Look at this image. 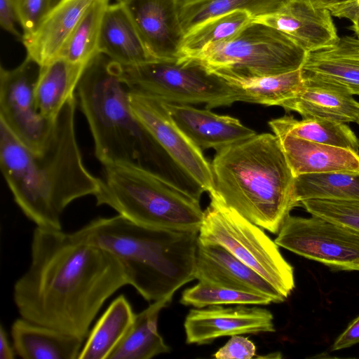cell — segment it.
Instances as JSON below:
<instances>
[{
	"instance_id": "obj_1",
	"label": "cell",
	"mask_w": 359,
	"mask_h": 359,
	"mask_svg": "<svg viewBox=\"0 0 359 359\" xmlns=\"http://www.w3.org/2000/svg\"><path fill=\"white\" fill-rule=\"evenodd\" d=\"M126 285L124 266L109 252L36 226L13 300L21 318L84 339L106 300Z\"/></svg>"
},
{
	"instance_id": "obj_2",
	"label": "cell",
	"mask_w": 359,
	"mask_h": 359,
	"mask_svg": "<svg viewBox=\"0 0 359 359\" xmlns=\"http://www.w3.org/2000/svg\"><path fill=\"white\" fill-rule=\"evenodd\" d=\"M75 94L54 121L41 154L22 144L0 121V166L13 198L37 227L62 230L61 216L74 201L95 196L100 178L83 162L75 131Z\"/></svg>"
},
{
	"instance_id": "obj_3",
	"label": "cell",
	"mask_w": 359,
	"mask_h": 359,
	"mask_svg": "<svg viewBox=\"0 0 359 359\" xmlns=\"http://www.w3.org/2000/svg\"><path fill=\"white\" fill-rule=\"evenodd\" d=\"M198 231L142 226L121 215L98 217L72 233L116 257L128 285L148 302L172 297L195 279Z\"/></svg>"
},
{
	"instance_id": "obj_4",
	"label": "cell",
	"mask_w": 359,
	"mask_h": 359,
	"mask_svg": "<svg viewBox=\"0 0 359 359\" xmlns=\"http://www.w3.org/2000/svg\"><path fill=\"white\" fill-rule=\"evenodd\" d=\"M210 165L214 191L210 196L271 233H278L299 206L295 177L275 134H256L221 148Z\"/></svg>"
},
{
	"instance_id": "obj_5",
	"label": "cell",
	"mask_w": 359,
	"mask_h": 359,
	"mask_svg": "<svg viewBox=\"0 0 359 359\" xmlns=\"http://www.w3.org/2000/svg\"><path fill=\"white\" fill-rule=\"evenodd\" d=\"M76 93L103 166H135L176 183L174 171L182 172L174 170L178 166L134 114L116 62L97 53L87 64Z\"/></svg>"
},
{
	"instance_id": "obj_6",
	"label": "cell",
	"mask_w": 359,
	"mask_h": 359,
	"mask_svg": "<svg viewBox=\"0 0 359 359\" xmlns=\"http://www.w3.org/2000/svg\"><path fill=\"white\" fill-rule=\"evenodd\" d=\"M97 205H107L137 224L199 231L204 211L199 200L177 184L144 168L103 166Z\"/></svg>"
},
{
	"instance_id": "obj_7",
	"label": "cell",
	"mask_w": 359,
	"mask_h": 359,
	"mask_svg": "<svg viewBox=\"0 0 359 359\" xmlns=\"http://www.w3.org/2000/svg\"><path fill=\"white\" fill-rule=\"evenodd\" d=\"M308 53L284 33L252 21L194 58L222 78L277 75L302 69Z\"/></svg>"
},
{
	"instance_id": "obj_8",
	"label": "cell",
	"mask_w": 359,
	"mask_h": 359,
	"mask_svg": "<svg viewBox=\"0 0 359 359\" xmlns=\"http://www.w3.org/2000/svg\"><path fill=\"white\" fill-rule=\"evenodd\" d=\"M116 65L118 76L129 91L164 102L203 103L211 109L239 101L231 85L194 58Z\"/></svg>"
},
{
	"instance_id": "obj_9",
	"label": "cell",
	"mask_w": 359,
	"mask_h": 359,
	"mask_svg": "<svg viewBox=\"0 0 359 359\" xmlns=\"http://www.w3.org/2000/svg\"><path fill=\"white\" fill-rule=\"evenodd\" d=\"M204 211L198 240L222 245L271 284L285 299L294 288L293 267L259 227L215 197Z\"/></svg>"
},
{
	"instance_id": "obj_10",
	"label": "cell",
	"mask_w": 359,
	"mask_h": 359,
	"mask_svg": "<svg viewBox=\"0 0 359 359\" xmlns=\"http://www.w3.org/2000/svg\"><path fill=\"white\" fill-rule=\"evenodd\" d=\"M279 246L329 266L359 271V231L322 217L288 215L275 239Z\"/></svg>"
},
{
	"instance_id": "obj_11",
	"label": "cell",
	"mask_w": 359,
	"mask_h": 359,
	"mask_svg": "<svg viewBox=\"0 0 359 359\" xmlns=\"http://www.w3.org/2000/svg\"><path fill=\"white\" fill-rule=\"evenodd\" d=\"M41 65L27 56L17 67L0 69V121L27 147L43 151L54 121L38 110L34 96Z\"/></svg>"
},
{
	"instance_id": "obj_12",
	"label": "cell",
	"mask_w": 359,
	"mask_h": 359,
	"mask_svg": "<svg viewBox=\"0 0 359 359\" xmlns=\"http://www.w3.org/2000/svg\"><path fill=\"white\" fill-rule=\"evenodd\" d=\"M132 109L154 139L185 175L203 192L214 191L210 163L177 126L164 103L156 98L129 91Z\"/></svg>"
},
{
	"instance_id": "obj_13",
	"label": "cell",
	"mask_w": 359,
	"mask_h": 359,
	"mask_svg": "<svg viewBox=\"0 0 359 359\" xmlns=\"http://www.w3.org/2000/svg\"><path fill=\"white\" fill-rule=\"evenodd\" d=\"M126 8L155 60H177L185 33L178 0H117Z\"/></svg>"
},
{
	"instance_id": "obj_14",
	"label": "cell",
	"mask_w": 359,
	"mask_h": 359,
	"mask_svg": "<svg viewBox=\"0 0 359 359\" xmlns=\"http://www.w3.org/2000/svg\"><path fill=\"white\" fill-rule=\"evenodd\" d=\"M187 344H205L225 336L275 332L273 316L267 309L243 305H212L189 311L184 321Z\"/></svg>"
},
{
	"instance_id": "obj_15",
	"label": "cell",
	"mask_w": 359,
	"mask_h": 359,
	"mask_svg": "<svg viewBox=\"0 0 359 359\" xmlns=\"http://www.w3.org/2000/svg\"><path fill=\"white\" fill-rule=\"evenodd\" d=\"M254 21L284 33L308 53L332 48L340 38L330 10L305 0H289L277 12Z\"/></svg>"
},
{
	"instance_id": "obj_16",
	"label": "cell",
	"mask_w": 359,
	"mask_h": 359,
	"mask_svg": "<svg viewBox=\"0 0 359 359\" xmlns=\"http://www.w3.org/2000/svg\"><path fill=\"white\" fill-rule=\"evenodd\" d=\"M195 278L246 292L264 295L273 303L286 299L258 273L217 244L198 240Z\"/></svg>"
},
{
	"instance_id": "obj_17",
	"label": "cell",
	"mask_w": 359,
	"mask_h": 359,
	"mask_svg": "<svg viewBox=\"0 0 359 359\" xmlns=\"http://www.w3.org/2000/svg\"><path fill=\"white\" fill-rule=\"evenodd\" d=\"M303 74L301 91L279 107L302 117L317 116L359 124V102L347 89L316 74L304 71Z\"/></svg>"
},
{
	"instance_id": "obj_18",
	"label": "cell",
	"mask_w": 359,
	"mask_h": 359,
	"mask_svg": "<svg viewBox=\"0 0 359 359\" xmlns=\"http://www.w3.org/2000/svg\"><path fill=\"white\" fill-rule=\"evenodd\" d=\"M163 102L177 126L201 149L217 151L257 134L234 117L189 104Z\"/></svg>"
},
{
	"instance_id": "obj_19",
	"label": "cell",
	"mask_w": 359,
	"mask_h": 359,
	"mask_svg": "<svg viewBox=\"0 0 359 359\" xmlns=\"http://www.w3.org/2000/svg\"><path fill=\"white\" fill-rule=\"evenodd\" d=\"M94 0H61L48 11L36 30L23 36L27 56L39 65L58 57Z\"/></svg>"
},
{
	"instance_id": "obj_20",
	"label": "cell",
	"mask_w": 359,
	"mask_h": 359,
	"mask_svg": "<svg viewBox=\"0 0 359 359\" xmlns=\"http://www.w3.org/2000/svg\"><path fill=\"white\" fill-rule=\"evenodd\" d=\"M279 139L294 177L307 174L359 172V152L292 136Z\"/></svg>"
},
{
	"instance_id": "obj_21",
	"label": "cell",
	"mask_w": 359,
	"mask_h": 359,
	"mask_svg": "<svg viewBox=\"0 0 359 359\" xmlns=\"http://www.w3.org/2000/svg\"><path fill=\"white\" fill-rule=\"evenodd\" d=\"M15 353L23 359H79L84 339L22 318L12 324Z\"/></svg>"
},
{
	"instance_id": "obj_22",
	"label": "cell",
	"mask_w": 359,
	"mask_h": 359,
	"mask_svg": "<svg viewBox=\"0 0 359 359\" xmlns=\"http://www.w3.org/2000/svg\"><path fill=\"white\" fill-rule=\"evenodd\" d=\"M98 50L123 66L155 60L147 50L126 8L118 1L109 4L104 12Z\"/></svg>"
},
{
	"instance_id": "obj_23",
	"label": "cell",
	"mask_w": 359,
	"mask_h": 359,
	"mask_svg": "<svg viewBox=\"0 0 359 359\" xmlns=\"http://www.w3.org/2000/svg\"><path fill=\"white\" fill-rule=\"evenodd\" d=\"M87 64L73 63L59 57L41 66L36 82V105L43 116L54 121L74 95Z\"/></svg>"
},
{
	"instance_id": "obj_24",
	"label": "cell",
	"mask_w": 359,
	"mask_h": 359,
	"mask_svg": "<svg viewBox=\"0 0 359 359\" xmlns=\"http://www.w3.org/2000/svg\"><path fill=\"white\" fill-rule=\"evenodd\" d=\"M171 300L172 297H168L154 302L135 313L131 325L108 359H149L169 352L170 347L158 332L157 323L160 311Z\"/></svg>"
},
{
	"instance_id": "obj_25",
	"label": "cell",
	"mask_w": 359,
	"mask_h": 359,
	"mask_svg": "<svg viewBox=\"0 0 359 359\" xmlns=\"http://www.w3.org/2000/svg\"><path fill=\"white\" fill-rule=\"evenodd\" d=\"M269 125L279 138L292 136L359 152V140L345 123L317 116L297 119L284 116L271 120Z\"/></svg>"
},
{
	"instance_id": "obj_26",
	"label": "cell",
	"mask_w": 359,
	"mask_h": 359,
	"mask_svg": "<svg viewBox=\"0 0 359 359\" xmlns=\"http://www.w3.org/2000/svg\"><path fill=\"white\" fill-rule=\"evenodd\" d=\"M135 315L124 295L116 298L90 331L79 359H108L127 332Z\"/></svg>"
},
{
	"instance_id": "obj_27",
	"label": "cell",
	"mask_w": 359,
	"mask_h": 359,
	"mask_svg": "<svg viewBox=\"0 0 359 359\" xmlns=\"http://www.w3.org/2000/svg\"><path fill=\"white\" fill-rule=\"evenodd\" d=\"M236 90L239 101L279 106L295 97L304 86L302 69L271 76L224 78Z\"/></svg>"
},
{
	"instance_id": "obj_28",
	"label": "cell",
	"mask_w": 359,
	"mask_h": 359,
	"mask_svg": "<svg viewBox=\"0 0 359 359\" xmlns=\"http://www.w3.org/2000/svg\"><path fill=\"white\" fill-rule=\"evenodd\" d=\"M289 0H178L182 27L188 33L211 18L246 11L254 18L277 12Z\"/></svg>"
},
{
	"instance_id": "obj_29",
	"label": "cell",
	"mask_w": 359,
	"mask_h": 359,
	"mask_svg": "<svg viewBox=\"0 0 359 359\" xmlns=\"http://www.w3.org/2000/svg\"><path fill=\"white\" fill-rule=\"evenodd\" d=\"M296 198L359 201V172H327L295 177Z\"/></svg>"
},
{
	"instance_id": "obj_30",
	"label": "cell",
	"mask_w": 359,
	"mask_h": 359,
	"mask_svg": "<svg viewBox=\"0 0 359 359\" xmlns=\"http://www.w3.org/2000/svg\"><path fill=\"white\" fill-rule=\"evenodd\" d=\"M253 20L246 11H235L206 20L185 34L181 57H194L208 46L233 36Z\"/></svg>"
},
{
	"instance_id": "obj_31",
	"label": "cell",
	"mask_w": 359,
	"mask_h": 359,
	"mask_svg": "<svg viewBox=\"0 0 359 359\" xmlns=\"http://www.w3.org/2000/svg\"><path fill=\"white\" fill-rule=\"evenodd\" d=\"M109 4V0H94L80 20L59 57L73 63L88 64L99 53L101 26Z\"/></svg>"
},
{
	"instance_id": "obj_32",
	"label": "cell",
	"mask_w": 359,
	"mask_h": 359,
	"mask_svg": "<svg viewBox=\"0 0 359 359\" xmlns=\"http://www.w3.org/2000/svg\"><path fill=\"white\" fill-rule=\"evenodd\" d=\"M272 302L271 299L264 295L237 290L203 280H199L194 287L186 289L180 299V303L183 305L198 309L223 304L268 305Z\"/></svg>"
},
{
	"instance_id": "obj_33",
	"label": "cell",
	"mask_w": 359,
	"mask_h": 359,
	"mask_svg": "<svg viewBox=\"0 0 359 359\" xmlns=\"http://www.w3.org/2000/svg\"><path fill=\"white\" fill-rule=\"evenodd\" d=\"M302 69L344 87L353 95H359V65L308 54Z\"/></svg>"
},
{
	"instance_id": "obj_34",
	"label": "cell",
	"mask_w": 359,
	"mask_h": 359,
	"mask_svg": "<svg viewBox=\"0 0 359 359\" xmlns=\"http://www.w3.org/2000/svg\"><path fill=\"white\" fill-rule=\"evenodd\" d=\"M299 206L311 215L359 231V201L309 199L301 201Z\"/></svg>"
},
{
	"instance_id": "obj_35",
	"label": "cell",
	"mask_w": 359,
	"mask_h": 359,
	"mask_svg": "<svg viewBox=\"0 0 359 359\" xmlns=\"http://www.w3.org/2000/svg\"><path fill=\"white\" fill-rule=\"evenodd\" d=\"M23 36L33 33L49 11V0H12Z\"/></svg>"
},
{
	"instance_id": "obj_36",
	"label": "cell",
	"mask_w": 359,
	"mask_h": 359,
	"mask_svg": "<svg viewBox=\"0 0 359 359\" xmlns=\"http://www.w3.org/2000/svg\"><path fill=\"white\" fill-rule=\"evenodd\" d=\"M256 355V347L248 337L241 334L232 335L227 343L221 347L213 357L217 359H250Z\"/></svg>"
},
{
	"instance_id": "obj_37",
	"label": "cell",
	"mask_w": 359,
	"mask_h": 359,
	"mask_svg": "<svg viewBox=\"0 0 359 359\" xmlns=\"http://www.w3.org/2000/svg\"><path fill=\"white\" fill-rule=\"evenodd\" d=\"M18 22L16 11L12 0H0V25L1 27L12 35L22 39L18 31L15 22Z\"/></svg>"
},
{
	"instance_id": "obj_38",
	"label": "cell",
	"mask_w": 359,
	"mask_h": 359,
	"mask_svg": "<svg viewBox=\"0 0 359 359\" xmlns=\"http://www.w3.org/2000/svg\"><path fill=\"white\" fill-rule=\"evenodd\" d=\"M359 344V316L349 323L333 343L331 350L338 351Z\"/></svg>"
},
{
	"instance_id": "obj_39",
	"label": "cell",
	"mask_w": 359,
	"mask_h": 359,
	"mask_svg": "<svg viewBox=\"0 0 359 359\" xmlns=\"http://www.w3.org/2000/svg\"><path fill=\"white\" fill-rule=\"evenodd\" d=\"M332 16L349 20L351 22L359 19V0L334 6L328 8Z\"/></svg>"
},
{
	"instance_id": "obj_40",
	"label": "cell",
	"mask_w": 359,
	"mask_h": 359,
	"mask_svg": "<svg viewBox=\"0 0 359 359\" xmlns=\"http://www.w3.org/2000/svg\"><path fill=\"white\" fill-rule=\"evenodd\" d=\"M15 351L13 346L11 345L8 341L6 332L4 326L0 327V358L1 359H13Z\"/></svg>"
},
{
	"instance_id": "obj_41",
	"label": "cell",
	"mask_w": 359,
	"mask_h": 359,
	"mask_svg": "<svg viewBox=\"0 0 359 359\" xmlns=\"http://www.w3.org/2000/svg\"><path fill=\"white\" fill-rule=\"evenodd\" d=\"M347 56L351 62L359 65V39H353L351 41Z\"/></svg>"
},
{
	"instance_id": "obj_42",
	"label": "cell",
	"mask_w": 359,
	"mask_h": 359,
	"mask_svg": "<svg viewBox=\"0 0 359 359\" xmlns=\"http://www.w3.org/2000/svg\"><path fill=\"white\" fill-rule=\"evenodd\" d=\"M353 0H317L313 5L316 7L329 8L330 7L348 3Z\"/></svg>"
},
{
	"instance_id": "obj_43",
	"label": "cell",
	"mask_w": 359,
	"mask_h": 359,
	"mask_svg": "<svg viewBox=\"0 0 359 359\" xmlns=\"http://www.w3.org/2000/svg\"><path fill=\"white\" fill-rule=\"evenodd\" d=\"M349 29L354 32L355 38L359 39V19L352 22V25L349 27Z\"/></svg>"
},
{
	"instance_id": "obj_44",
	"label": "cell",
	"mask_w": 359,
	"mask_h": 359,
	"mask_svg": "<svg viewBox=\"0 0 359 359\" xmlns=\"http://www.w3.org/2000/svg\"><path fill=\"white\" fill-rule=\"evenodd\" d=\"M61 0H49V10L54 7Z\"/></svg>"
},
{
	"instance_id": "obj_45",
	"label": "cell",
	"mask_w": 359,
	"mask_h": 359,
	"mask_svg": "<svg viewBox=\"0 0 359 359\" xmlns=\"http://www.w3.org/2000/svg\"><path fill=\"white\" fill-rule=\"evenodd\" d=\"M305 1H309L313 4L317 0H305Z\"/></svg>"
}]
</instances>
